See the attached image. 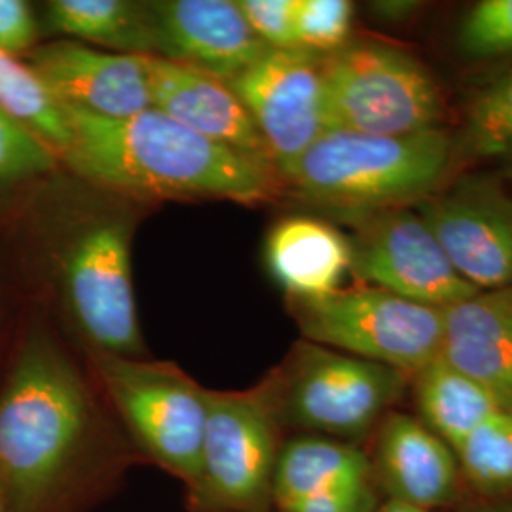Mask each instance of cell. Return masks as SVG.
Wrapping results in <instances>:
<instances>
[{
    "instance_id": "1",
    "label": "cell",
    "mask_w": 512,
    "mask_h": 512,
    "mask_svg": "<svg viewBox=\"0 0 512 512\" xmlns=\"http://www.w3.org/2000/svg\"><path fill=\"white\" fill-rule=\"evenodd\" d=\"M67 112L73 145L63 162L114 192L143 200L256 203L279 188L274 164L217 145L160 110L120 120Z\"/></svg>"
},
{
    "instance_id": "2",
    "label": "cell",
    "mask_w": 512,
    "mask_h": 512,
    "mask_svg": "<svg viewBox=\"0 0 512 512\" xmlns=\"http://www.w3.org/2000/svg\"><path fill=\"white\" fill-rule=\"evenodd\" d=\"M92 427V399L65 353L31 336L0 391V488L10 512H42L67 486Z\"/></svg>"
},
{
    "instance_id": "3",
    "label": "cell",
    "mask_w": 512,
    "mask_h": 512,
    "mask_svg": "<svg viewBox=\"0 0 512 512\" xmlns=\"http://www.w3.org/2000/svg\"><path fill=\"white\" fill-rule=\"evenodd\" d=\"M454 160L456 145L440 128L412 135L329 129L279 177L306 202L359 220L431 198Z\"/></svg>"
},
{
    "instance_id": "4",
    "label": "cell",
    "mask_w": 512,
    "mask_h": 512,
    "mask_svg": "<svg viewBox=\"0 0 512 512\" xmlns=\"http://www.w3.org/2000/svg\"><path fill=\"white\" fill-rule=\"evenodd\" d=\"M325 122L368 135H412L439 128L444 101L420 61L387 44H346L323 55Z\"/></svg>"
},
{
    "instance_id": "5",
    "label": "cell",
    "mask_w": 512,
    "mask_h": 512,
    "mask_svg": "<svg viewBox=\"0 0 512 512\" xmlns=\"http://www.w3.org/2000/svg\"><path fill=\"white\" fill-rule=\"evenodd\" d=\"M293 310L311 344L403 374H416L440 357L444 310L421 306L372 285L293 302Z\"/></svg>"
},
{
    "instance_id": "6",
    "label": "cell",
    "mask_w": 512,
    "mask_h": 512,
    "mask_svg": "<svg viewBox=\"0 0 512 512\" xmlns=\"http://www.w3.org/2000/svg\"><path fill=\"white\" fill-rule=\"evenodd\" d=\"M97 376L131 433L196 494L202 478L205 387L179 366L92 351Z\"/></svg>"
},
{
    "instance_id": "7",
    "label": "cell",
    "mask_w": 512,
    "mask_h": 512,
    "mask_svg": "<svg viewBox=\"0 0 512 512\" xmlns=\"http://www.w3.org/2000/svg\"><path fill=\"white\" fill-rule=\"evenodd\" d=\"M277 418L317 437L357 439L403 395V372L317 344L300 346L279 382L270 380Z\"/></svg>"
},
{
    "instance_id": "8",
    "label": "cell",
    "mask_w": 512,
    "mask_h": 512,
    "mask_svg": "<svg viewBox=\"0 0 512 512\" xmlns=\"http://www.w3.org/2000/svg\"><path fill=\"white\" fill-rule=\"evenodd\" d=\"M277 410L270 384L247 391L205 389L203 503L232 512H266L274 501Z\"/></svg>"
},
{
    "instance_id": "9",
    "label": "cell",
    "mask_w": 512,
    "mask_h": 512,
    "mask_svg": "<svg viewBox=\"0 0 512 512\" xmlns=\"http://www.w3.org/2000/svg\"><path fill=\"white\" fill-rule=\"evenodd\" d=\"M59 274L76 325L93 351L139 359L143 340L131 275V224L99 217L82 226L63 249Z\"/></svg>"
},
{
    "instance_id": "10",
    "label": "cell",
    "mask_w": 512,
    "mask_h": 512,
    "mask_svg": "<svg viewBox=\"0 0 512 512\" xmlns=\"http://www.w3.org/2000/svg\"><path fill=\"white\" fill-rule=\"evenodd\" d=\"M359 220L353 272L372 287L437 310L480 293L458 274L418 211L393 209Z\"/></svg>"
},
{
    "instance_id": "11",
    "label": "cell",
    "mask_w": 512,
    "mask_h": 512,
    "mask_svg": "<svg viewBox=\"0 0 512 512\" xmlns=\"http://www.w3.org/2000/svg\"><path fill=\"white\" fill-rule=\"evenodd\" d=\"M226 84L253 118L277 173L327 131L323 55L268 50Z\"/></svg>"
},
{
    "instance_id": "12",
    "label": "cell",
    "mask_w": 512,
    "mask_h": 512,
    "mask_svg": "<svg viewBox=\"0 0 512 512\" xmlns=\"http://www.w3.org/2000/svg\"><path fill=\"white\" fill-rule=\"evenodd\" d=\"M418 213L458 274L476 291L512 287V198L486 181H463Z\"/></svg>"
},
{
    "instance_id": "13",
    "label": "cell",
    "mask_w": 512,
    "mask_h": 512,
    "mask_svg": "<svg viewBox=\"0 0 512 512\" xmlns=\"http://www.w3.org/2000/svg\"><path fill=\"white\" fill-rule=\"evenodd\" d=\"M156 57L230 82L270 48L234 0L150 2Z\"/></svg>"
},
{
    "instance_id": "14",
    "label": "cell",
    "mask_w": 512,
    "mask_h": 512,
    "mask_svg": "<svg viewBox=\"0 0 512 512\" xmlns=\"http://www.w3.org/2000/svg\"><path fill=\"white\" fill-rule=\"evenodd\" d=\"M29 65L67 109L109 120L152 109L147 55L103 52L61 40L38 48Z\"/></svg>"
},
{
    "instance_id": "15",
    "label": "cell",
    "mask_w": 512,
    "mask_h": 512,
    "mask_svg": "<svg viewBox=\"0 0 512 512\" xmlns=\"http://www.w3.org/2000/svg\"><path fill=\"white\" fill-rule=\"evenodd\" d=\"M152 109L205 139L272 164L253 118L226 82L147 55Z\"/></svg>"
},
{
    "instance_id": "16",
    "label": "cell",
    "mask_w": 512,
    "mask_h": 512,
    "mask_svg": "<svg viewBox=\"0 0 512 512\" xmlns=\"http://www.w3.org/2000/svg\"><path fill=\"white\" fill-rule=\"evenodd\" d=\"M440 357L512 414V287L446 308Z\"/></svg>"
},
{
    "instance_id": "17",
    "label": "cell",
    "mask_w": 512,
    "mask_h": 512,
    "mask_svg": "<svg viewBox=\"0 0 512 512\" xmlns=\"http://www.w3.org/2000/svg\"><path fill=\"white\" fill-rule=\"evenodd\" d=\"M378 469L391 499L425 511L450 505L458 497L454 450L412 416H385L378 437Z\"/></svg>"
},
{
    "instance_id": "18",
    "label": "cell",
    "mask_w": 512,
    "mask_h": 512,
    "mask_svg": "<svg viewBox=\"0 0 512 512\" xmlns=\"http://www.w3.org/2000/svg\"><path fill=\"white\" fill-rule=\"evenodd\" d=\"M270 274L293 302L338 293L353 270L351 239L323 220L289 217L266 239Z\"/></svg>"
},
{
    "instance_id": "19",
    "label": "cell",
    "mask_w": 512,
    "mask_h": 512,
    "mask_svg": "<svg viewBox=\"0 0 512 512\" xmlns=\"http://www.w3.org/2000/svg\"><path fill=\"white\" fill-rule=\"evenodd\" d=\"M370 484V461L344 440L298 437L279 450L274 503L285 507L298 499Z\"/></svg>"
},
{
    "instance_id": "20",
    "label": "cell",
    "mask_w": 512,
    "mask_h": 512,
    "mask_svg": "<svg viewBox=\"0 0 512 512\" xmlns=\"http://www.w3.org/2000/svg\"><path fill=\"white\" fill-rule=\"evenodd\" d=\"M48 23L55 31L112 48L116 54H156L150 4L128 0H54Z\"/></svg>"
},
{
    "instance_id": "21",
    "label": "cell",
    "mask_w": 512,
    "mask_h": 512,
    "mask_svg": "<svg viewBox=\"0 0 512 512\" xmlns=\"http://www.w3.org/2000/svg\"><path fill=\"white\" fill-rule=\"evenodd\" d=\"M414 378L421 421L450 448L458 446L482 421L503 410L482 385L442 357L423 366Z\"/></svg>"
},
{
    "instance_id": "22",
    "label": "cell",
    "mask_w": 512,
    "mask_h": 512,
    "mask_svg": "<svg viewBox=\"0 0 512 512\" xmlns=\"http://www.w3.org/2000/svg\"><path fill=\"white\" fill-rule=\"evenodd\" d=\"M0 110L37 135L59 160L73 145L67 107L29 63L6 52H0Z\"/></svg>"
},
{
    "instance_id": "23",
    "label": "cell",
    "mask_w": 512,
    "mask_h": 512,
    "mask_svg": "<svg viewBox=\"0 0 512 512\" xmlns=\"http://www.w3.org/2000/svg\"><path fill=\"white\" fill-rule=\"evenodd\" d=\"M459 471L480 492L512 490V414L499 410L452 448Z\"/></svg>"
},
{
    "instance_id": "24",
    "label": "cell",
    "mask_w": 512,
    "mask_h": 512,
    "mask_svg": "<svg viewBox=\"0 0 512 512\" xmlns=\"http://www.w3.org/2000/svg\"><path fill=\"white\" fill-rule=\"evenodd\" d=\"M463 145L478 156H505L512 150V69L476 93L465 124Z\"/></svg>"
},
{
    "instance_id": "25",
    "label": "cell",
    "mask_w": 512,
    "mask_h": 512,
    "mask_svg": "<svg viewBox=\"0 0 512 512\" xmlns=\"http://www.w3.org/2000/svg\"><path fill=\"white\" fill-rule=\"evenodd\" d=\"M298 48L329 55L348 44L353 25V4L348 0H296Z\"/></svg>"
},
{
    "instance_id": "26",
    "label": "cell",
    "mask_w": 512,
    "mask_h": 512,
    "mask_svg": "<svg viewBox=\"0 0 512 512\" xmlns=\"http://www.w3.org/2000/svg\"><path fill=\"white\" fill-rule=\"evenodd\" d=\"M461 52L476 59L512 54V0H482L459 27Z\"/></svg>"
},
{
    "instance_id": "27",
    "label": "cell",
    "mask_w": 512,
    "mask_h": 512,
    "mask_svg": "<svg viewBox=\"0 0 512 512\" xmlns=\"http://www.w3.org/2000/svg\"><path fill=\"white\" fill-rule=\"evenodd\" d=\"M57 160L52 148L0 110V184L35 179L52 171Z\"/></svg>"
},
{
    "instance_id": "28",
    "label": "cell",
    "mask_w": 512,
    "mask_h": 512,
    "mask_svg": "<svg viewBox=\"0 0 512 512\" xmlns=\"http://www.w3.org/2000/svg\"><path fill=\"white\" fill-rule=\"evenodd\" d=\"M239 8L256 37L270 50H294L296 0H238Z\"/></svg>"
},
{
    "instance_id": "29",
    "label": "cell",
    "mask_w": 512,
    "mask_h": 512,
    "mask_svg": "<svg viewBox=\"0 0 512 512\" xmlns=\"http://www.w3.org/2000/svg\"><path fill=\"white\" fill-rule=\"evenodd\" d=\"M37 38V21L27 2L0 0V52L18 55Z\"/></svg>"
},
{
    "instance_id": "30",
    "label": "cell",
    "mask_w": 512,
    "mask_h": 512,
    "mask_svg": "<svg viewBox=\"0 0 512 512\" xmlns=\"http://www.w3.org/2000/svg\"><path fill=\"white\" fill-rule=\"evenodd\" d=\"M281 512H376V499L370 484L311 495L279 507Z\"/></svg>"
},
{
    "instance_id": "31",
    "label": "cell",
    "mask_w": 512,
    "mask_h": 512,
    "mask_svg": "<svg viewBox=\"0 0 512 512\" xmlns=\"http://www.w3.org/2000/svg\"><path fill=\"white\" fill-rule=\"evenodd\" d=\"M420 8V4L418 2H376L374 4V12L376 14H380L382 18L387 19V21H403V19L408 18L412 12H416Z\"/></svg>"
},
{
    "instance_id": "32",
    "label": "cell",
    "mask_w": 512,
    "mask_h": 512,
    "mask_svg": "<svg viewBox=\"0 0 512 512\" xmlns=\"http://www.w3.org/2000/svg\"><path fill=\"white\" fill-rule=\"evenodd\" d=\"M376 512H431L420 509V507H414V505H408L404 501L399 499H389L385 505H382Z\"/></svg>"
},
{
    "instance_id": "33",
    "label": "cell",
    "mask_w": 512,
    "mask_h": 512,
    "mask_svg": "<svg viewBox=\"0 0 512 512\" xmlns=\"http://www.w3.org/2000/svg\"><path fill=\"white\" fill-rule=\"evenodd\" d=\"M503 158H507V175H509V179H511L512 183V150L511 152H507Z\"/></svg>"
},
{
    "instance_id": "34",
    "label": "cell",
    "mask_w": 512,
    "mask_h": 512,
    "mask_svg": "<svg viewBox=\"0 0 512 512\" xmlns=\"http://www.w3.org/2000/svg\"><path fill=\"white\" fill-rule=\"evenodd\" d=\"M0 512H10V509H8V503H6V497H4V492H2V488H0Z\"/></svg>"
},
{
    "instance_id": "35",
    "label": "cell",
    "mask_w": 512,
    "mask_h": 512,
    "mask_svg": "<svg viewBox=\"0 0 512 512\" xmlns=\"http://www.w3.org/2000/svg\"><path fill=\"white\" fill-rule=\"evenodd\" d=\"M486 512H512V503H509V505H499V507H494V509Z\"/></svg>"
}]
</instances>
